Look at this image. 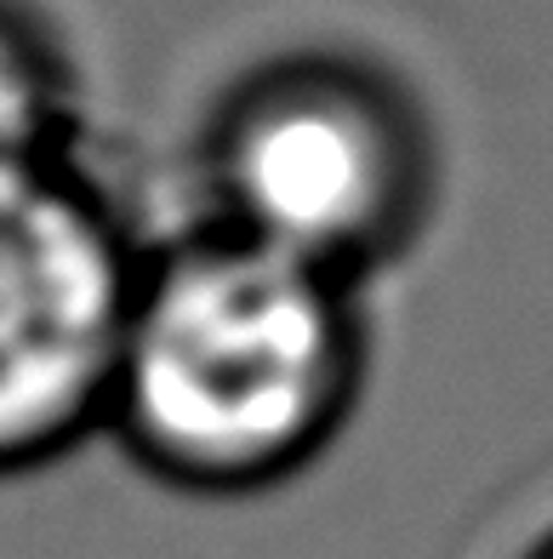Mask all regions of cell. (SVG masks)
<instances>
[{
	"label": "cell",
	"mask_w": 553,
	"mask_h": 559,
	"mask_svg": "<svg viewBox=\"0 0 553 559\" xmlns=\"http://www.w3.org/2000/svg\"><path fill=\"white\" fill-rule=\"evenodd\" d=\"M365 371V286L194 223L143 251L104 435L166 491L263 497L342 440Z\"/></svg>",
	"instance_id": "6da1fadb"
},
{
	"label": "cell",
	"mask_w": 553,
	"mask_h": 559,
	"mask_svg": "<svg viewBox=\"0 0 553 559\" xmlns=\"http://www.w3.org/2000/svg\"><path fill=\"white\" fill-rule=\"evenodd\" d=\"M200 223L365 286L429 235L440 143L388 69L297 52L223 92L200 138Z\"/></svg>",
	"instance_id": "7a4b0ae2"
},
{
	"label": "cell",
	"mask_w": 553,
	"mask_h": 559,
	"mask_svg": "<svg viewBox=\"0 0 553 559\" xmlns=\"http://www.w3.org/2000/svg\"><path fill=\"white\" fill-rule=\"evenodd\" d=\"M143 251L74 155L0 171V479L52 468L109 428Z\"/></svg>",
	"instance_id": "3957f363"
},
{
	"label": "cell",
	"mask_w": 553,
	"mask_h": 559,
	"mask_svg": "<svg viewBox=\"0 0 553 559\" xmlns=\"http://www.w3.org/2000/svg\"><path fill=\"white\" fill-rule=\"evenodd\" d=\"M74 155V69L58 35L0 0V171Z\"/></svg>",
	"instance_id": "277c9868"
},
{
	"label": "cell",
	"mask_w": 553,
	"mask_h": 559,
	"mask_svg": "<svg viewBox=\"0 0 553 559\" xmlns=\"http://www.w3.org/2000/svg\"><path fill=\"white\" fill-rule=\"evenodd\" d=\"M519 559H553V525H548V531H542V537H537L531 548H525Z\"/></svg>",
	"instance_id": "5b68a950"
}]
</instances>
